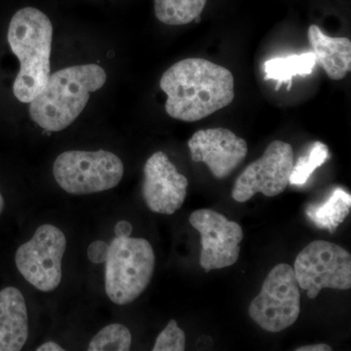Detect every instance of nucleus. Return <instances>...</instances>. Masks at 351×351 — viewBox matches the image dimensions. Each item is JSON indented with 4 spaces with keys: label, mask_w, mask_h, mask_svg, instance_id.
I'll list each match as a JSON object with an SVG mask.
<instances>
[{
    "label": "nucleus",
    "mask_w": 351,
    "mask_h": 351,
    "mask_svg": "<svg viewBox=\"0 0 351 351\" xmlns=\"http://www.w3.org/2000/svg\"><path fill=\"white\" fill-rule=\"evenodd\" d=\"M165 110L173 119L195 122L228 107L234 99V78L228 69L201 58H189L163 73Z\"/></svg>",
    "instance_id": "f257e3e1"
},
{
    "label": "nucleus",
    "mask_w": 351,
    "mask_h": 351,
    "mask_svg": "<svg viewBox=\"0 0 351 351\" xmlns=\"http://www.w3.org/2000/svg\"><path fill=\"white\" fill-rule=\"evenodd\" d=\"M106 82L107 73L98 64L69 66L56 71L29 103L32 119L46 131L68 128L86 107L90 94L100 90Z\"/></svg>",
    "instance_id": "f03ea898"
},
{
    "label": "nucleus",
    "mask_w": 351,
    "mask_h": 351,
    "mask_svg": "<svg viewBox=\"0 0 351 351\" xmlns=\"http://www.w3.org/2000/svg\"><path fill=\"white\" fill-rule=\"evenodd\" d=\"M7 38L21 64L14 82V96L29 104L49 80L52 23L38 9L25 7L11 19Z\"/></svg>",
    "instance_id": "7ed1b4c3"
},
{
    "label": "nucleus",
    "mask_w": 351,
    "mask_h": 351,
    "mask_svg": "<svg viewBox=\"0 0 351 351\" xmlns=\"http://www.w3.org/2000/svg\"><path fill=\"white\" fill-rule=\"evenodd\" d=\"M156 255L144 239L115 237L106 261L105 288L108 299L126 306L138 299L151 283Z\"/></svg>",
    "instance_id": "20e7f679"
},
{
    "label": "nucleus",
    "mask_w": 351,
    "mask_h": 351,
    "mask_svg": "<svg viewBox=\"0 0 351 351\" xmlns=\"http://www.w3.org/2000/svg\"><path fill=\"white\" fill-rule=\"evenodd\" d=\"M124 174L121 159L108 151H69L60 154L53 165L57 184L66 193L86 195L119 186Z\"/></svg>",
    "instance_id": "39448f33"
},
{
    "label": "nucleus",
    "mask_w": 351,
    "mask_h": 351,
    "mask_svg": "<svg viewBox=\"0 0 351 351\" xmlns=\"http://www.w3.org/2000/svg\"><path fill=\"white\" fill-rule=\"evenodd\" d=\"M301 313V293L294 269L279 263L270 270L260 294L251 302L249 315L270 332L283 331L295 324Z\"/></svg>",
    "instance_id": "423d86ee"
},
{
    "label": "nucleus",
    "mask_w": 351,
    "mask_h": 351,
    "mask_svg": "<svg viewBox=\"0 0 351 351\" xmlns=\"http://www.w3.org/2000/svg\"><path fill=\"white\" fill-rule=\"evenodd\" d=\"M294 272L300 287L311 299H315L322 289L350 290L351 256L339 245L315 240L298 255Z\"/></svg>",
    "instance_id": "0eeeda50"
},
{
    "label": "nucleus",
    "mask_w": 351,
    "mask_h": 351,
    "mask_svg": "<svg viewBox=\"0 0 351 351\" xmlns=\"http://www.w3.org/2000/svg\"><path fill=\"white\" fill-rule=\"evenodd\" d=\"M66 239L57 226H39L29 241L16 252V267L23 277L41 292H52L59 287L63 276L62 262Z\"/></svg>",
    "instance_id": "6e6552de"
},
{
    "label": "nucleus",
    "mask_w": 351,
    "mask_h": 351,
    "mask_svg": "<svg viewBox=\"0 0 351 351\" xmlns=\"http://www.w3.org/2000/svg\"><path fill=\"white\" fill-rule=\"evenodd\" d=\"M294 166L292 145L282 141L270 143L258 160L249 164L232 189V198L243 203L257 193L274 197L282 193L290 182Z\"/></svg>",
    "instance_id": "1a4fd4ad"
},
{
    "label": "nucleus",
    "mask_w": 351,
    "mask_h": 351,
    "mask_svg": "<svg viewBox=\"0 0 351 351\" xmlns=\"http://www.w3.org/2000/svg\"><path fill=\"white\" fill-rule=\"evenodd\" d=\"M189 223L201 235L199 263L205 272L232 267L239 261L244 237L239 223L210 209L196 210Z\"/></svg>",
    "instance_id": "9d476101"
},
{
    "label": "nucleus",
    "mask_w": 351,
    "mask_h": 351,
    "mask_svg": "<svg viewBox=\"0 0 351 351\" xmlns=\"http://www.w3.org/2000/svg\"><path fill=\"white\" fill-rule=\"evenodd\" d=\"M143 197L151 211L173 215L184 204L189 180L180 174L163 152L152 154L144 167Z\"/></svg>",
    "instance_id": "9b49d317"
},
{
    "label": "nucleus",
    "mask_w": 351,
    "mask_h": 351,
    "mask_svg": "<svg viewBox=\"0 0 351 351\" xmlns=\"http://www.w3.org/2000/svg\"><path fill=\"white\" fill-rule=\"evenodd\" d=\"M191 159L204 162L217 179H225L243 162L248 147L246 141L225 128L199 130L189 141Z\"/></svg>",
    "instance_id": "f8f14e48"
},
{
    "label": "nucleus",
    "mask_w": 351,
    "mask_h": 351,
    "mask_svg": "<svg viewBox=\"0 0 351 351\" xmlns=\"http://www.w3.org/2000/svg\"><path fill=\"white\" fill-rule=\"evenodd\" d=\"M29 338L24 295L15 287L0 291V351H19Z\"/></svg>",
    "instance_id": "ddd939ff"
},
{
    "label": "nucleus",
    "mask_w": 351,
    "mask_h": 351,
    "mask_svg": "<svg viewBox=\"0 0 351 351\" xmlns=\"http://www.w3.org/2000/svg\"><path fill=\"white\" fill-rule=\"evenodd\" d=\"M316 63L332 80H343L351 71V43L346 38H330L320 27L311 25L307 32Z\"/></svg>",
    "instance_id": "4468645a"
},
{
    "label": "nucleus",
    "mask_w": 351,
    "mask_h": 351,
    "mask_svg": "<svg viewBox=\"0 0 351 351\" xmlns=\"http://www.w3.org/2000/svg\"><path fill=\"white\" fill-rule=\"evenodd\" d=\"M351 195L343 189H336L329 199L321 204H309L306 207L307 218L322 230L336 232L350 213Z\"/></svg>",
    "instance_id": "2eb2a0df"
},
{
    "label": "nucleus",
    "mask_w": 351,
    "mask_h": 351,
    "mask_svg": "<svg viewBox=\"0 0 351 351\" xmlns=\"http://www.w3.org/2000/svg\"><path fill=\"white\" fill-rule=\"evenodd\" d=\"M316 64L313 52L304 54L292 55L285 58H276L269 60L263 64L265 80L276 82V90L280 89L281 85L288 83V90L292 87L294 76H306L311 75Z\"/></svg>",
    "instance_id": "dca6fc26"
},
{
    "label": "nucleus",
    "mask_w": 351,
    "mask_h": 351,
    "mask_svg": "<svg viewBox=\"0 0 351 351\" xmlns=\"http://www.w3.org/2000/svg\"><path fill=\"white\" fill-rule=\"evenodd\" d=\"M207 0H154L157 19L166 25L189 24L200 17Z\"/></svg>",
    "instance_id": "f3484780"
},
{
    "label": "nucleus",
    "mask_w": 351,
    "mask_h": 351,
    "mask_svg": "<svg viewBox=\"0 0 351 351\" xmlns=\"http://www.w3.org/2000/svg\"><path fill=\"white\" fill-rule=\"evenodd\" d=\"M132 345L130 330L119 323L104 327L90 341L89 351H128Z\"/></svg>",
    "instance_id": "a211bd4d"
},
{
    "label": "nucleus",
    "mask_w": 351,
    "mask_h": 351,
    "mask_svg": "<svg viewBox=\"0 0 351 351\" xmlns=\"http://www.w3.org/2000/svg\"><path fill=\"white\" fill-rule=\"evenodd\" d=\"M329 157V149L326 145L321 142L314 143L306 156L300 157L293 166L289 184L304 186L314 171L326 162Z\"/></svg>",
    "instance_id": "6ab92c4d"
},
{
    "label": "nucleus",
    "mask_w": 351,
    "mask_h": 351,
    "mask_svg": "<svg viewBox=\"0 0 351 351\" xmlns=\"http://www.w3.org/2000/svg\"><path fill=\"white\" fill-rule=\"evenodd\" d=\"M186 348V334L178 326L177 321H169L157 337L154 351H182Z\"/></svg>",
    "instance_id": "aec40b11"
},
{
    "label": "nucleus",
    "mask_w": 351,
    "mask_h": 351,
    "mask_svg": "<svg viewBox=\"0 0 351 351\" xmlns=\"http://www.w3.org/2000/svg\"><path fill=\"white\" fill-rule=\"evenodd\" d=\"M108 250H110V245L103 240H96L88 246L87 257L90 262L100 265L107 261Z\"/></svg>",
    "instance_id": "412c9836"
},
{
    "label": "nucleus",
    "mask_w": 351,
    "mask_h": 351,
    "mask_svg": "<svg viewBox=\"0 0 351 351\" xmlns=\"http://www.w3.org/2000/svg\"><path fill=\"white\" fill-rule=\"evenodd\" d=\"M132 230H133V226L127 221H120L114 226V233L117 237H129Z\"/></svg>",
    "instance_id": "4be33fe9"
},
{
    "label": "nucleus",
    "mask_w": 351,
    "mask_h": 351,
    "mask_svg": "<svg viewBox=\"0 0 351 351\" xmlns=\"http://www.w3.org/2000/svg\"><path fill=\"white\" fill-rule=\"evenodd\" d=\"M332 348L330 346L324 345V343H318V345H311L302 346L297 348L295 351H331Z\"/></svg>",
    "instance_id": "5701e85b"
},
{
    "label": "nucleus",
    "mask_w": 351,
    "mask_h": 351,
    "mask_svg": "<svg viewBox=\"0 0 351 351\" xmlns=\"http://www.w3.org/2000/svg\"><path fill=\"white\" fill-rule=\"evenodd\" d=\"M36 351H64V348L57 343L49 341L36 348Z\"/></svg>",
    "instance_id": "b1692460"
},
{
    "label": "nucleus",
    "mask_w": 351,
    "mask_h": 351,
    "mask_svg": "<svg viewBox=\"0 0 351 351\" xmlns=\"http://www.w3.org/2000/svg\"><path fill=\"white\" fill-rule=\"evenodd\" d=\"M4 205H5V203H4L3 196H2L1 193H0V215H1L2 212H3Z\"/></svg>",
    "instance_id": "393cba45"
}]
</instances>
